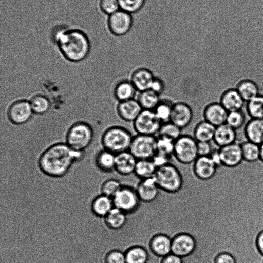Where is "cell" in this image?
<instances>
[{"instance_id": "obj_1", "label": "cell", "mask_w": 263, "mask_h": 263, "mask_svg": "<svg viewBox=\"0 0 263 263\" xmlns=\"http://www.w3.org/2000/svg\"><path fill=\"white\" fill-rule=\"evenodd\" d=\"M83 155V152L74 150L66 143H58L51 145L42 153L39 165L45 174L52 177H61Z\"/></svg>"}, {"instance_id": "obj_2", "label": "cell", "mask_w": 263, "mask_h": 263, "mask_svg": "<svg viewBox=\"0 0 263 263\" xmlns=\"http://www.w3.org/2000/svg\"><path fill=\"white\" fill-rule=\"evenodd\" d=\"M53 38L63 56L68 60L78 62L84 60L90 50V43L86 34L78 30H59Z\"/></svg>"}, {"instance_id": "obj_3", "label": "cell", "mask_w": 263, "mask_h": 263, "mask_svg": "<svg viewBox=\"0 0 263 263\" xmlns=\"http://www.w3.org/2000/svg\"><path fill=\"white\" fill-rule=\"evenodd\" d=\"M134 136L121 126H111L105 130L102 137L104 149L115 154L129 151Z\"/></svg>"}, {"instance_id": "obj_4", "label": "cell", "mask_w": 263, "mask_h": 263, "mask_svg": "<svg viewBox=\"0 0 263 263\" xmlns=\"http://www.w3.org/2000/svg\"><path fill=\"white\" fill-rule=\"evenodd\" d=\"M154 178L160 190L167 193H177L182 187L181 173L177 167L170 163L157 168Z\"/></svg>"}, {"instance_id": "obj_5", "label": "cell", "mask_w": 263, "mask_h": 263, "mask_svg": "<svg viewBox=\"0 0 263 263\" xmlns=\"http://www.w3.org/2000/svg\"><path fill=\"white\" fill-rule=\"evenodd\" d=\"M93 132L91 126L85 122H77L67 131L66 143L72 149L83 152L91 144Z\"/></svg>"}, {"instance_id": "obj_6", "label": "cell", "mask_w": 263, "mask_h": 263, "mask_svg": "<svg viewBox=\"0 0 263 263\" xmlns=\"http://www.w3.org/2000/svg\"><path fill=\"white\" fill-rule=\"evenodd\" d=\"M173 157L182 164L193 163L199 157L197 141L193 136L182 134L174 142Z\"/></svg>"}, {"instance_id": "obj_7", "label": "cell", "mask_w": 263, "mask_h": 263, "mask_svg": "<svg viewBox=\"0 0 263 263\" xmlns=\"http://www.w3.org/2000/svg\"><path fill=\"white\" fill-rule=\"evenodd\" d=\"M156 136L137 134L134 136L129 151L137 160L151 159L156 153Z\"/></svg>"}, {"instance_id": "obj_8", "label": "cell", "mask_w": 263, "mask_h": 263, "mask_svg": "<svg viewBox=\"0 0 263 263\" xmlns=\"http://www.w3.org/2000/svg\"><path fill=\"white\" fill-rule=\"evenodd\" d=\"M114 207L127 215L135 212L139 208L141 201L136 189L128 185H122L112 198Z\"/></svg>"}, {"instance_id": "obj_9", "label": "cell", "mask_w": 263, "mask_h": 263, "mask_svg": "<svg viewBox=\"0 0 263 263\" xmlns=\"http://www.w3.org/2000/svg\"><path fill=\"white\" fill-rule=\"evenodd\" d=\"M132 123L136 134L156 136L162 123L153 110H142Z\"/></svg>"}, {"instance_id": "obj_10", "label": "cell", "mask_w": 263, "mask_h": 263, "mask_svg": "<svg viewBox=\"0 0 263 263\" xmlns=\"http://www.w3.org/2000/svg\"><path fill=\"white\" fill-rule=\"evenodd\" d=\"M196 247L195 238L188 233H178L172 238V253L183 258L192 255Z\"/></svg>"}, {"instance_id": "obj_11", "label": "cell", "mask_w": 263, "mask_h": 263, "mask_svg": "<svg viewBox=\"0 0 263 263\" xmlns=\"http://www.w3.org/2000/svg\"><path fill=\"white\" fill-rule=\"evenodd\" d=\"M33 114L29 101L20 100L12 103L9 107L7 116L9 121L16 125L27 122Z\"/></svg>"}, {"instance_id": "obj_12", "label": "cell", "mask_w": 263, "mask_h": 263, "mask_svg": "<svg viewBox=\"0 0 263 263\" xmlns=\"http://www.w3.org/2000/svg\"><path fill=\"white\" fill-rule=\"evenodd\" d=\"M193 118V111L191 107L182 101L174 103L170 121L181 129L187 127Z\"/></svg>"}, {"instance_id": "obj_13", "label": "cell", "mask_w": 263, "mask_h": 263, "mask_svg": "<svg viewBox=\"0 0 263 263\" xmlns=\"http://www.w3.org/2000/svg\"><path fill=\"white\" fill-rule=\"evenodd\" d=\"M108 25L112 33L118 36L123 35L130 29L132 18L129 13L119 10L110 15Z\"/></svg>"}, {"instance_id": "obj_14", "label": "cell", "mask_w": 263, "mask_h": 263, "mask_svg": "<svg viewBox=\"0 0 263 263\" xmlns=\"http://www.w3.org/2000/svg\"><path fill=\"white\" fill-rule=\"evenodd\" d=\"M228 112L220 103L209 102L204 106L202 115L204 120L217 127L226 123Z\"/></svg>"}, {"instance_id": "obj_15", "label": "cell", "mask_w": 263, "mask_h": 263, "mask_svg": "<svg viewBox=\"0 0 263 263\" xmlns=\"http://www.w3.org/2000/svg\"><path fill=\"white\" fill-rule=\"evenodd\" d=\"M196 177L203 181H209L215 175L217 166L210 156H199L193 163Z\"/></svg>"}, {"instance_id": "obj_16", "label": "cell", "mask_w": 263, "mask_h": 263, "mask_svg": "<svg viewBox=\"0 0 263 263\" xmlns=\"http://www.w3.org/2000/svg\"><path fill=\"white\" fill-rule=\"evenodd\" d=\"M141 202L150 203L158 197L160 189L153 177L141 179L135 188Z\"/></svg>"}, {"instance_id": "obj_17", "label": "cell", "mask_w": 263, "mask_h": 263, "mask_svg": "<svg viewBox=\"0 0 263 263\" xmlns=\"http://www.w3.org/2000/svg\"><path fill=\"white\" fill-rule=\"evenodd\" d=\"M149 248L154 255L163 258L172 253V238L163 233L155 234L149 240Z\"/></svg>"}, {"instance_id": "obj_18", "label": "cell", "mask_w": 263, "mask_h": 263, "mask_svg": "<svg viewBox=\"0 0 263 263\" xmlns=\"http://www.w3.org/2000/svg\"><path fill=\"white\" fill-rule=\"evenodd\" d=\"M222 164L228 166H234L243 160L241 145L238 142L224 146L219 148Z\"/></svg>"}, {"instance_id": "obj_19", "label": "cell", "mask_w": 263, "mask_h": 263, "mask_svg": "<svg viewBox=\"0 0 263 263\" xmlns=\"http://www.w3.org/2000/svg\"><path fill=\"white\" fill-rule=\"evenodd\" d=\"M136 98L119 102L116 111L119 117L127 122H133L142 110Z\"/></svg>"}, {"instance_id": "obj_20", "label": "cell", "mask_w": 263, "mask_h": 263, "mask_svg": "<svg viewBox=\"0 0 263 263\" xmlns=\"http://www.w3.org/2000/svg\"><path fill=\"white\" fill-rule=\"evenodd\" d=\"M155 76L146 67H139L132 73L130 80L138 92L149 89Z\"/></svg>"}, {"instance_id": "obj_21", "label": "cell", "mask_w": 263, "mask_h": 263, "mask_svg": "<svg viewBox=\"0 0 263 263\" xmlns=\"http://www.w3.org/2000/svg\"><path fill=\"white\" fill-rule=\"evenodd\" d=\"M237 137L236 130L224 123L216 127L212 142L220 148L236 142Z\"/></svg>"}, {"instance_id": "obj_22", "label": "cell", "mask_w": 263, "mask_h": 263, "mask_svg": "<svg viewBox=\"0 0 263 263\" xmlns=\"http://www.w3.org/2000/svg\"><path fill=\"white\" fill-rule=\"evenodd\" d=\"M137 159L129 151L116 155L115 170L120 175L128 176L134 174Z\"/></svg>"}, {"instance_id": "obj_23", "label": "cell", "mask_w": 263, "mask_h": 263, "mask_svg": "<svg viewBox=\"0 0 263 263\" xmlns=\"http://www.w3.org/2000/svg\"><path fill=\"white\" fill-rule=\"evenodd\" d=\"M220 103L228 111L242 110L246 102L241 97L237 89H231L226 91L222 96Z\"/></svg>"}, {"instance_id": "obj_24", "label": "cell", "mask_w": 263, "mask_h": 263, "mask_svg": "<svg viewBox=\"0 0 263 263\" xmlns=\"http://www.w3.org/2000/svg\"><path fill=\"white\" fill-rule=\"evenodd\" d=\"M248 141L260 145L263 143V119H251L245 127Z\"/></svg>"}, {"instance_id": "obj_25", "label": "cell", "mask_w": 263, "mask_h": 263, "mask_svg": "<svg viewBox=\"0 0 263 263\" xmlns=\"http://www.w3.org/2000/svg\"><path fill=\"white\" fill-rule=\"evenodd\" d=\"M137 92L130 80L123 79L116 85L114 89V96L119 102L135 99Z\"/></svg>"}, {"instance_id": "obj_26", "label": "cell", "mask_w": 263, "mask_h": 263, "mask_svg": "<svg viewBox=\"0 0 263 263\" xmlns=\"http://www.w3.org/2000/svg\"><path fill=\"white\" fill-rule=\"evenodd\" d=\"M216 127L205 120L199 121L194 129L193 137L197 142L213 141Z\"/></svg>"}, {"instance_id": "obj_27", "label": "cell", "mask_w": 263, "mask_h": 263, "mask_svg": "<svg viewBox=\"0 0 263 263\" xmlns=\"http://www.w3.org/2000/svg\"><path fill=\"white\" fill-rule=\"evenodd\" d=\"M136 100L143 110H153L159 103L160 96L151 89L138 92Z\"/></svg>"}, {"instance_id": "obj_28", "label": "cell", "mask_w": 263, "mask_h": 263, "mask_svg": "<svg viewBox=\"0 0 263 263\" xmlns=\"http://www.w3.org/2000/svg\"><path fill=\"white\" fill-rule=\"evenodd\" d=\"M251 119L246 110L245 105L241 110L229 112L226 123L236 130H239L243 129Z\"/></svg>"}, {"instance_id": "obj_29", "label": "cell", "mask_w": 263, "mask_h": 263, "mask_svg": "<svg viewBox=\"0 0 263 263\" xmlns=\"http://www.w3.org/2000/svg\"><path fill=\"white\" fill-rule=\"evenodd\" d=\"M127 215L121 210L114 207L105 217L106 224L111 229H120L126 224Z\"/></svg>"}, {"instance_id": "obj_30", "label": "cell", "mask_w": 263, "mask_h": 263, "mask_svg": "<svg viewBox=\"0 0 263 263\" xmlns=\"http://www.w3.org/2000/svg\"><path fill=\"white\" fill-rule=\"evenodd\" d=\"M126 263H147L149 253L142 246L135 245L125 251Z\"/></svg>"}, {"instance_id": "obj_31", "label": "cell", "mask_w": 263, "mask_h": 263, "mask_svg": "<svg viewBox=\"0 0 263 263\" xmlns=\"http://www.w3.org/2000/svg\"><path fill=\"white\" fill-rule=\"evenodd\" d=\"M114 207L112 198L104 195L97 197L92 204L93 213L101 217H105Z\"/></svg>"}, {"instance_id": "obj_32", "label": "cell", "mask_w": 263, "mask_h": 263, "mask_svg": "<svg viewBox=\"0 0 263 263\" xmlns=\"http://www.w3.org/2000/svg\"><path fill=\"white\" fill-rule=\"evenodd\" d=\"M157 167L151 159L137 160L134 174L141 179L153 177Z\"/></svg>"}, {"instance_id": "obj_33", "label": "cell", "mask_w": 263, "mask_h": 263, "mask_svg": "<svg viewBox=\"0 0 263 263\" xmlns=\"http://www.w3.org/2000/svg\"><path fill=\"white\" fill-rule=\"evenodd\" d=\"M116 154L104 149L96 157V163L100 169L108 172L115 170Z\"/></svg>"}, {"instance_id": "obj_34", "label": "cell", "mask_w": 263, "mask_h": 263, "mask_svg": "<svg viewBox=\"0 0 263 263\" xmlns=\"http://www.w3.org/2000/svg\"><path fill=\"white\" fill-rule=\"evenodd\" d=\"M174 103L169 99H161L153 110L156 116L162 123L170 121Z\"/></svg>"}, {"instance_id": "obj_35", "label": "cell", "mask_w": 263, "mask_h": 263, "mask_svg": "<svg viewBox=\"0 0 263 263\" xmlns=\"http://www.w3.org/2000/svg\"><path fill=\"white\" fill-rule=\"evenodd\" d=\"M237 91L247 102L259 95V89L255 83L250 80L241 82L238 85Z\"/></svg>"}, {"instance_id": "obj_36", "label": "cell", "mask_w": 263, "mask_h": 263, "mask_svg": "<svg viewBox=\"0 0 263 263\" xmlns=\"http://www.w3.org/2000/svg\"><path fill=\"white\" fill-rule=\"evenodd\" d=\"M246 109L251 119H263V95H259L247 102Z\"/></svg>"}, {"instance_id": "obj_37", "label": "cell", "mask_w": 263, "mask_h": 263, "mask_svg": "<svg viewBox=\"0 0 263 263\" xmlns=\"http://www.w3.org/2000/svg\"><path fill=\"white\" fill-rule=\"evenodd\" d=\"M33 114L43 115L47 112L50 107L49 100L43 95L33 96L29 100Z\"/></svg>"}, {"instance_id": "obj_38", "label": "cell", "mask_w": 263, "mask_h": 263, "mask_svg": "<svg viewBox=\"0 0 263 263\" xmlns=\"http://www.w3.org/2000/svg\"><path fill=\"white\" fill-rule=\"evenodd\" d=\"M182 130L172 122L168 121L162 123L156 136L165 137L175 141L182 135Z\"/></svg>"}, {"instance_id": "obj_39", "label": "cell", "mask_w": 263, "mask_h": 263, "mask_svg": "<svg viewBox=\"0 0 263 263\" xmlns=\"http://www.w3.org/2000/svg\"><path fill=\"white\" fill-rule=\"evenodd\" d=\"M241 145L243 159L253 162L260 158V145L246 141Z\"/></svg>"}, {"instance_id": "obj_40", "label": "cell", "mask_w": 263, "mask_h": 263, "mask_svg": "<svg viewBox=\"0 0 263 263\" xmlns=\"http://www.w3.org/2000/svg\"><path fill=\"white\" fill-rule=\"evenodd\" d=\"M157 137L156 152L167 156H173L174 141L163 137Z\"/></svg>"}, {"instance_id": "obj_41", "label": "cell", "mask_w": 263, "mask_h": 263, "mask_svg": "<svg viewBox=\"0 0 263 263\" xmlns=\"http://www.w3.org/2000/svg\"><path fill=\"white\" fill-rule=\"evenodd\" d=\"M145 0H118L122 10L134 13L139 10L143 6Z\"/></svg>"}, {"instance_id": "obj_42", "label": "cell", "mask_w": 263, "mask_h": 263, "mask_svg": "<svg viewBox=\"0 0 263 263\" xmlns=\"http://www.w3.org/2000/svg\"><path fill=\"white\" fill-rule=\"evenodd\" d=\"M122 186L118 180L109 179L103 183L102 191L103 195L112 198L120 190Z\"/></svg>"}, {"instance_id": "obj_43", "label": "cell", "mask_w": 263, "mask_h": 263, "mask_svg": "<svg viewBox=\"0 0 263 263\" xmlns=\"http://www.w3.org/2000/svg\"><path fill=\"white\" fill-rule=\"evenodd\" d=\"M105 260L106 263H126L125 252L111 250L107 254Z\"/></svg>"}, {"instance_id": "obj_44", "label": "cell", "mask_w": 263, "mask_h": 263, "mask_svg": "<svg viewBox=\"0 0 263 263\" xmlns=\"http://www.w3.org/2000/svg\"><path fill=\"white\" fill-rule=\"evenodd\" d=\"M118 0H100L101 10L106 14H112L117 11L119 7Z\"/></svg>"}, {"instance_id": "obj_45", "label": "cell", "mask_w": 263, "mask_h": 263, "mask_svg": "<svg viewBox=\"0 0 263 263\" xmlns=\"http://www.w3.org/2000/svg\"><path fill=\"white\" fill-rule=\"evenodd\" d=\"M165 89V83L164 80L161 77L155 76L150 89L160 96L163 93Z\"/></svg>"}, {"instance_id": "obj_46", "label": "cell", "mask_w": 263, "mask_h": 263, "mask_svg": "<svg viewBox=\"0 0 263 263\" xmlns=\"http://www.w3.org/2000/svg\"><path fill=\"white\" fill-rule=\"evenodd\" d=\"M214 148L209 142H197L199 156H209Z\"/></svg>"}, {"instance_id": "obj_47", "label": "cell", "mask_w": 263, "mask_h": 263, "mask_svg": "<svg viewBox=\"0 0 263 263\" xmlns=\"http://www.w3.org/2000/svg\"><path fill=\"white\" fill-rule=\"evenodd\" d=\"M171 157L156 152L151 160L157 168L170 163Z\"/></svg>"}, {"instance_id": "obj_48", "label": "cell", "mask_w": 263, "mask_h": 263, "mask_svg": "<svg viewBox=\"0 0 263 263\" xmlns=\"http://www.w3.org/2000/svg\"><path fill=\"white\" fill-rule=\"evenodd\" d=\"M215 263H236L234 257L228 253H222L217 255Z\"/></svg>"}, {"instance_id": "obj_49", "label": "cell", "mask_w": 263, "mask_h": 263, "mask_svg": "<svg viewBox=\"0 0 263 263\" xmlns=\"http://www.w3.org/2000/svg\"><path fill=\"white\" fill-rule=\"evenodd\" d=\"M161 263H183V258L172 253L163 257Z\"/></svg>"}, {"instance_id": "obj_50", "label": "cell", "mask_w": 263, "mask_h": 263, "mask_svg": "<svg viewBox=\"0 0 263 263\" xmlns=\"http://www.w3.org/2000/svg\"><path fill=\"white\" fill-rule=\"evenodd\" d=\"M257 245L260 252L263 254V231L259 234L258 237Z\"/></svg>"}, {"instance_id": "obj_51", "label": "cell", "mask_w": 263, "mask_h": 263, "mask_svg": "<svg viewBox=\"0 0 263 263\" xmlns=\"http://www.w3.org/2000/svg\"><path fill=\"white\" fill-rule=\"evenodd\" d=\"M260 158L263 161V143L260 145Z\"/></svg>"}]
</instances>
